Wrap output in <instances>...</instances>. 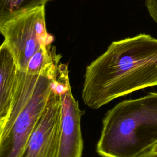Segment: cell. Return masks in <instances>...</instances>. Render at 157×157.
I'll list each match as a JSON object with an SVG mask.
<instances>
[{"label":"cell","mask_w":157,"mask_h":157,"mask_svg":"<svg viewBox=\"0 0 157 157\" xmlns=\"http://www.w3.org/2000/svg\"><path fill=\"white\" fill-rule=\"evenodd\" d=\"M157 86V38L139 34L112 42L86 68L82 98L98 109L134 91Z\"/></svg>","instance_id":"1"},{"label":"cell","mask_w":157,"mask_h":157,"mask_svg":"<svg viewBox=\"0 0 157 157\" xmlns=\"http://www.w3.org/2000/svg\"><path fill=\"white\" fill-rule=\"evenodd\" d=\"M138 157H157V145H155Z\"/></svg>","instance_id":"11"},{"label":"cell","mask_w":157,"mask_h":157,"mask_svg":"<svg viewBox=\"0 0 157 157\" xmlns=\"http://www.w3.org/2000/svg\"><path fill=\"white\" fill-rule=\"evenodd\" d=\"M145 6L150 16L157 24V0H145Z\"/></svg>","instance_id":"10"},{"label":"cell","mask_w":157,"mask_h":157,"mask_svg":"<svg viewBox=\"0 0 157 157\" xmlns=\"http://www.w3.org/2000/svg\"><path fill=\"white\" fill-rule=\"evenodd\" d=\"M55 80L61 105L58 157H82L83 141L80 124L81 110L71 91L67 65L59 64Z\"/></svg>","instance_id":"5"},{"label":"cell","mask_w":157,"mask_h":157,"mask_svg":"<svg viewBox=\"0 0 157 157\" xmlns=\"http://www.w3.org/2000/svg\"><path fill=\"white\" fill-rule=\"evenodd\" d=\"M6 121V119H4L3 120L0 121V139H1V135H2V131H3V129H4V126Z\"/></svg>","instance_id":"12"},{"label":"cell","mask_w":157,"mask_h":157,"mask_svg":"<svg viewBox=\"0 0 157 157\" xmlns=\"http://www.w3.org/2000/svg\"><path fill=\"white\" fill-rule=\"evenodd\" d=\"M52 44H44L32 56L25 72L32 74H40L48 66L59 62L61 56L56 53L55 48Z\"/></svg>","instance_id":"9"},{"label":"cell","mask_w":157,"mask_h":157,"mask_svg":"<svg viewBox=\"0 0 157 157\" xmlns=\"http://www.w3.org/2000/svg\"><path fill=\"white\" fill-rule=\"evenodd\" d=\"M19 69L7 44L0 45V121L6 119L12 104Z\"/></svg>","instance_id":"7"},{"label":"cell","mask_w":157,"mask_h":157,"mask_svg":"<svg viewBox=\"0 0 157 157\" xmlns=\"http://www.w3.org/2000/svg\"><path fill=\"white\" fill-rule=\"evenodd\" d=\"M45 6L15 17L5 25L0 33L21 71H26L30 58L42 45L53 41L46 28Z\"/></svg>","instance_id":"4"},{"label":"cell","mask_w":157,"mask_h":157,"mask_svg":"<svg viewBox=\"0 0 157 157\" xmlns=\"http://www.w3.org/2000/svg\"><path fill=\"white\" fill-rule=\"evenodd\" d=\"M59 62L32 74L19 70L11 109L0 139V157H19L45 108Z\"/></svg>","instance_id":"3"},{"label":"cell","mask_w":157,"mask_h":157,"mask_svg":"<svg viewBox=\"0 0 157 157\" xmlns=\"http://www.w3.org/2000/svg\"><path fill=\"white\" fill-rule=\"evenodd\" d=\"M61 107L55 80L45 108L19 157H58Z\"/></svg>","instance_id":"6"},{"label":"cell","mask_w":157,"mask_h":157,"mask_svg":"<svg viewBox=\"0 0 157 157\" xmlns=\"http://www.w3.org/2000/svg\"><path fill=\"white\" fill-rule=\"evenodd\" d=\"M157 145V91L116 104L105 115L96 152L138 157Z\"/></svg>","instance_id":"2"},{"label":"cell","mask_w":157,"mask_h":157,"mask_svg":"<svg viewBox=\"0 0 157 157\" xmlns=\"http://www.w3.org/2000/svg\"><path fill=\"white\" fill-rule=\"evenodd\" d=\"M52 0H0V33L9 21Z\"/></svg>","instance_id":"8"}]
</instances>
